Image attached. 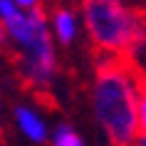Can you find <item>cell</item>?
<instances>
[{
    "label": "cell",
    "mask_w": 146,
    "mask_h": 146,
    "mask_svg": "<svg viewBox=\"0 0 146 146\" xmlns=\"http://www.w3.org/2000/svg\"><path fill=\"white\" fill-rule=\"evenodd\" d=\"M17 13H20V8H17L13 0H0V20L3 23H8L10 17H15Z\"/></svg>",
    "instance_id": "cell-8"
},
{
    "label": "cell",
    "mask_w": 146,
    "mask_h": 146,
    "mask_svg": "<svg viewBox=\"0 0 146 146\" xmlns=\"http://www.w3.org/2000/svg\"><path fill=\"white\" fill-rule=\"evenodd\" d=\"M50 27H52L54 42H60V45H72V42H77L84 23H82V15H77L74 10L57 8L52 15H50Z\"/></svg>",
    "instance_id": "cell-5"
},
{
    "label": "cell",
    "mask_w": 146,
    "mask_h": 146,
    "mask_svg": "<svg viewBox=\"0 0 146 146\" xmlns=\"http://www.w3.org/2000/svg\"><path fill=\"white\" fill-rule=\"evenodd\" d=\"M20 10H25V13H32V10H40V3L42 0H13Z\"/></svg>",
    "instance_id": "cell-9"
},
{
    "label": "cell",
    "mask_w": 146,
    "mask_h": 146,
    "mask_svg": "<svg viewBox=\"0 0 146 146\" xmlns=\"http://www.w3.org/2000/svg\"><path fill=\"white\" fill-rule=\"evenodd\" d=\"M3 40L13 47V60L20 79L30 89H47L57 74V52L50 17L42 10L25 13L3 23Z\"/></svg>",
    "instance_id": "cell-2"
},
{
    "label": "cell",
    "mask_w": 146,
    "mask_h": 146,
    "mask_svg": "<svg viewBox=\"0 0 146 146\" xmlns=\"http://www.w3.org/2000/svg\"><path fill=\"white\" fill-rule=\"evenodd\" d=\"M131 146H136V144H131Z\"/></svg>",
    "instance_id": "cell-10"
},
{
    "label": "cell",
    "mask_w": 146,
    "mask_h": 146,
    "mask_svg": "<svg viewBox=\"0 0 146 146\" xmlns=\"http://www.w3.org/2000/svg\"><path fill=\"white\" fill-rule=\"evenodd\" d=\"M50 146H87V144H84L82 134H79L74 126H69V124H57L52 129Z\"/></svg>",
    "instance_id": "cell-6"
},
{
    "label": "cell",
    "mask_w": 146,
    "mask_h": 146,
    "mask_svg": "<svg viewBox=\"0 0 146 146\" xmlns=\"http://www.w3.org/2000/svg\"><path fill=\"white\" fill-rule=\"evenodd\" d=\"M139 126H141V136H146V77L139 92Z\"/></svg>",
    "instance_id": "cell-7"
},
{
    "label": "cell",
    "mask_w": 146,
    "mask_h": 146,
    "mask_svg": "<svg viewBox=\"0 0 146 146\" xmlns=\"http://www.w3.org/2000/svg\"><path fill=\"white\" fill-rule=\"evenodd\" d=\"M13 121H15V129L20 131V136L27 139L30 144H47L52 139V129H50L45 114L32 104H17L13 109Z\"/></svg>",
    "instance_id": "cell-4"
},
{
    "label": "cell",
    "mask_w": 146,
    "mask_h": 146,
    "mask_svg": "<svg viewBox=\"0 0 146 146\" xmlns=\"http://www.w3.org/2000/svg\"><path fill=\"white\" fill-rule=\"evenodd\" d=\"M89 42L102 57L134 60L146 47V13L126 0H79Z\"/></svg>",
    "instance_id": "cell-3"
},
{
    "label": "cell",
    "mask_w": 146,
    "mask_h": 146,
    "mask_svg": "<svg viewBox=\"0 0 146 146\" xmlns=\"http://www.w3.org/2000/svg\"><path fill=\"white\" fill-rule=\"evenodd\" d=\"M144 72L126 57H99L89 87L94 121L111 146H131L141 136L139 92Z\"/></svg>",
    "instance_id": "cell-1"
}]
</instances>
